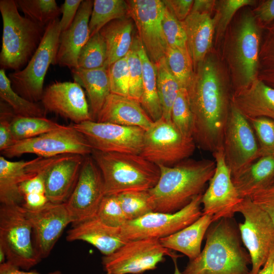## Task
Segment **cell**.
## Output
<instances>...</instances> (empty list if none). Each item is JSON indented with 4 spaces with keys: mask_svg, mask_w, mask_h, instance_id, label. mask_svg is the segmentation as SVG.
Instances as JSON below:
<instances>
[{
    "mask_svg": "<svg viewBox=\"0 0 274 274\" xmlns=\"http://www.w3.org/2000/svg\"><path fill=\"white\" fill-rule=\"evenodd\" d=\"M227 72L215 53L194 68L187 88L193 115L192 137L202 150L214 153L223 147L231 96Z\"/></svg>",
    "mask_w": 274,
    "mask_h": 274,
    "instance_id": "1",
    "label": "cell"
},
{
    "mask_svg": "<svg viewBox=\"0 0 274 274\" xmlns=\"http://www.w3.org/2000/svg\"><path fill=\"white\" fill-rule=\"evenodd\" d=\"M206 235L203 250L182 274H251V258L233 218L213 222Z\"/></svg>",
    "mask_w": 274,
    "mask_h": 274,
    "instance_id": "2",
    "label": "cell"
},
{
    "mask_svg": "<svg viewBox=\"0 0 274 274\" xmlns=\"http://www.w3.org/2000/svg\"><path fill=\"white\" fill-rule=\"evenodd\" d=\"M156 185L148 190L154 212L173 213L187 204L202 191L213 176L215 160L185 159L173 166L158 165Z\"/></svg>",
    "mask_w": 274,
    "mask_h": 274,
    "instance_id": "3",
    "label": "cell"
},
{
    "mask_svg": "<svg viewBox=\"0 0 274 274\" xmlns=\"http://www.w3.org/2000/svg\"><path fill=\"white\" fill-rule=\"evenodd\" d=\"M91 155L101 172L105 195L148 190L159 179V166L140 154L92 150Z\"/></svg>",
    "mask_w": 274,
    "mask_h": 274,
    "instance_id": "4",
    "label": "cell"
},
{
    "mask_svg": "<svg viewBox=\"0 0 274 274\" xmlns=\"http://www.w3.org/2000/svg\"><path fill=\"white\" fill-rule=\"evenodd\" d=\"M0 11L3 22L1 67L20 71L36 52L46 26L21 16L14 0H1Z\"/></svg>",
    "mask_w": 274,
    "mask_h": 274,
    "instance_id": "5",
    "label": "cell"
},
{
    "mask_svg": "<svg viewBox=\"0 0 274 274\" xmlns=\"http://www.w3.org/2000/svg\"><path fill=\"white\" fill-rule=\"evenodd\" d=\"M261 27L251 11H245L232 31L226 58L234 89L250 85L257 79Z\"/></svg>",
    "mask_w": 274,
    "mask_h": 274,
    "instance_id": "6",
    "label": "cell"
},
{
    "mask_svg": "<svg viewBox=\"0 0 274 274\" xmlns=\"http://www.w3.org/2000/svg\"><path fill=\"white\" fill-rule=\"evenodd\" d=\"M0 248L7 262L24 270H29L42 260L35 248L32 226L22 204H1Z\"/></svg>",
    "mask_w": 274,
    "mask_h": 274,
    "instance_id": "7",
    "label": "cell"
},
{
    "mask_svg": "<svg viewBox=\"0 0 274 274\" xmlns=\"http://www.w3.org/2000/svg\"><path fill=\"white\" fill-rule=\"evenodd\" d=\"M59 18L47 26L43 37L25 67L9 75L14 90L26 99L37 102L43 94L44 79L50 64H54L61 29Z\"/></svg>",
    "mask_w": 274,
    "mask_h": 274,
    "instance_id": "8",
    "label": "cell"
},
{
    "mask_svg": "<svg viewBox=\"0 0 274 274\" xmlns=\"http://www.w3.org/2000/svg\"><path fill=\"white\" fill-rule=\"evenodd\" d=\"M202 194L195 196L181 210L173 213L152 212L138 219L127 221L121 227L122 237L127 241L160 239L190 225L202 215Z\"/></svg>",
    "mask_w": 274,
    "mask_h": 274,
    "instance_id": "9",
    "label": "cell"
},
{
    "mask_svg": "<svg viewBox=\"0 0 274 274\" xmlns=\"http://www.w3.org/2000/svg\"><path fill=\"white\" fill-rule=\"evenodd\" d=\"M195 143L183 135L171 120L161 117L145 130L140 155L158 165L173 166L192 155Z\"/></svg>",
    "mask_w": 274,
    "mask_h": 274,
    "instance_id": "10",
    "label": "cell"
},
{
    "mask_svg": "<svg viewBox=\"0 0 274 274\" xmlns=\"http://www.w3.org/2000/svg\"><path fill=\"white\" fill-rule=\"evenodd\" d=\"M236 213L244 218L238 227L242 243L251 258V274H257L274 247V222L250 197L243 199Z\"/></svg>",
    "mask_w": 274,
    "mask_h": 274,
    "instance_id": "11",
    "label": "cell"
},
{
    "mask_svg": "<svg viewBox=\"0 0 274 274\" xmlns=\"http://www.w3.org/2000/svg\"><path fill=\"white\" fill-rule=\"evenodd\" d=\"M92 150L84 135L71 125L33 138L17 141L1 153L3 156L8 158L24 154L51 158L68 154L86 156L92 153Z\"/></svg>",
    "mask_w": 274,
    "mask_h": 274,
    "instance_id": "12",
    "label": "cell"
},
{
    "mask_svg": "<svg viewBox=\"0 0 274 274\" xmlns=\"http://www.w3.org/2000/svg\"><path fill=\"white\" fill-rule=\"evenodd\" d=\"M167 255L179 256L163 247L159 239L128 241L113 253L102 258L104 270L111 274L141 273L156 268Z\"/></svg>",
    "mask_w": 274,
    "mask_h": 274,
    "instance_id": "13",
    "label": "cell"
},
{
    "mask_svg": "<svg viewBox=\"0 0 274 274\" xmlns=\"http://www.w3.org/2000/svg\"><path fill=\"white\" fill-rule=\"evenodd\" d=\"M72 125L93 150L140 155L142 152L145 130L141 128L93 120Z\"/></svg>",
    "mask_w": 274,
    "mask_h": 274,
    "instance_id": "14",
    "label": "cell"
},
{
    "mask_svg": "<svg viewBox=\"0 0 274 274\" xmlns=\"http://www.w3.org/2000/svg\"><path fill=\"white\" fill-rule=\"evenodd\" d=\"M223 148L231 175L260 157L258 142L250 123L231 102Z\"/></svg>",
    "mask_w": 274,
    "mask_h": 274,
    "instance_id": "15",
    "label": "cell"
},
{
    "mask_svg": "<svg viewBox=\"0 0 274 274\" xmlns=\"http://www.w3.org/2000/svg\"><path fill=\"white\" fill-rule=\"evenodd\" d=\"M129 16L150 59L156 63L165 57L168 48L162 27L165 6L160 0L126 1Z\"/></svg>",
    "mask_w": 274,
    "mask_h": 274,
    "instance_id": "16",
    "label": "cell"
},
{
    "mask_svg": "<svg viewBox=\"0 0 274 274\" xmlns=\"http://www.w3.org/2000/svg\"><path fill=\"white\" fill-rule=\"evenodd\" d=\"M216 167L205 192L202 194V214L212 216L214 222L222 218H232L242 198L231 179L225 161L223 147L213 153Z\"/></svg>",
    "mask_w": 274,
    "mask_h": 274,
    "instance_id": "17",
    "label": "cell"
},
{
    "mask_svg": "<svg viewBox=\"0 0 274 274\" xmlns=\"http://www.w3.org/2000/svg\"><path fill=\"white\" fill-rule=\"evenodd\" d=\"M105 196L101 172L92 156H85L77 184L65 202L73 224L95 217Z\"/></svg>",
    "mask_w": 274,
    "mask_h": 274,
    "instance_id": "18",
    "label": "cell"
},
{
    "mask_svg": "<svg viewBox=\"0 0 274 274\" xmlns=\"http://www.w3.org/2000/svg\"><path fill=\"white\" fill-rule=\"evenodd\" d=\"M23 207L32 226L35 248L41 258H45L51 253L65 227L73 223L74 220L65 203L48 202L42 208L36 210Z\"/></svg>",
    "mask_w": 274,
    "mask_h": 274,
    "instance_id": "19",
    "label": "cell"
},
{
    "mask_svg": "<svg viewBox=\"0 0 274 274\" xmlns=\"http://www.w3.org/2000/svg\"><path fill=\"white\" fill-rule=\"evenodd\" d=\"M42 105L46 112L54 113L74 124L93 120L82 87L74 82H56L44 90Z\"/></svg>",
    "mask_w": 274,
    "mask_h": 274,
    "instance_id": "20",
    "label": "cell"
},
{
    "mask_svg": "<svg viewBox=\"0 0 274 274\" xmlns=\"http://www.w3.org/2000/svg\"><path fill=\"white\" fill-rule=\"evenodd\" d=\"M84 157L68 154L53 158L45 174V195L49 202H66L79 179Z\"/></svg>",
    "mask_w": 274,
    "mask_h": 274,
    "instance_id": "21",
    "label": "cell"
},
{
    "mask_svg": "<svg viewBox=\"0 0 274 274\" xmlns=\"http://www.w3.org/2000/svg\"><path fill=\"white\" fill-rule=\"evenodd\" d=\"M51 158L38 157L29 161H11L0 157V201L4 204H22L24 197L20 185L43 170Z\"/></svg>",
    "mask_w": 274,
    "mask_h": 274,
    "instance_id": "22",
    "label": "cell"
},
{
    "mask_svg": "<svg viewBox=\"0 0 274 274\" xmlns=\"http://www.w3.org/2000/svg\"><path fill=\"white\" fill-rule=\"evenodd\" d=\"M93 1H83L71 26L61 32L54 64L78 68L79 53L90 38L89 23Z\"/></svg>",
    "mask_w": 274,
    "mask_h": 274,
    "instance_id": "23",
    "label": "cell"
},
{
    "mask_svg": "<svg viewBox=\"0 0 274 274\" xmlns=\"http://www.w3.org/2000/svg\"><path fill=\"white\" fill-rule=\"evenodd\" d=\"M95 121L138 127L145 130L154 122L138 100L113 93L108 96Z\"/></svg>",
    "mask_w": 274,
    "mask_h": 274,
    "instance_id": "24",
    "label": "cell"
},
{
    "mask_svg": "<svg viewBox=\"0 0 274 274\" xmlns=\"http://www.w3.org/2000/svg\"><path fill=\"white\" fill-rule=\"evenodd\" d=\"M67 241H82L97 248L104 256L109 255L128 241L121 233V227H114L94 217L73 224L66 237Z\"/></svg>",
    "mask_w": 274,
    "mask_h": 274,
    "instance_id": "25",
    "label": "cell"
},
{
    "mask_svg": "<svg viewBox=\"0 0 274 274\" xmlns=\"http://www.w3.org/2000/svg\"><path fill=\"white\" fill-rule=\"evenodd\" d=\"M231 102L247 118L274 120V88L258 79L246 87L234 89Z\"/></svg>",
    "mask_w": 274,
    "mask_h": 274,
    "instance_id": "26",
    "label": "cell"
},
{
    "mask_svg": "<svg viewBox=\"0 0 274 274\" xmlns=\"http://www.w3.org/2000/svg\"><path fill=\"white\" fill-rule=\"evenodd\" d=\"M212 13L191 11L182 23L187 46L194 68L211 51L216 29V18Z\"/></svg>",
    "mask_w": 274,
    "mask_h": 274,
    "instance_id": "27",
    "label": "cell"
},
{
    "mask_svg": "<svg viewBox=\"0 0 274 274\" xmlns=\"http://www.w3.org/2000/svg\"><path fill=\"white\" fill-rule=\"evenodd\" d=\"M242 198L250 197L274 180V154L261 156L231 175Z\"/></svg>",
    "mask_w": 274,
    "mask_h": 274,
    "instance_id": "28",
    "label": "cell"
},
{
    "mask_svg": "<svg viewBox=\"0 0 274 274\" xmlns=\"http://www.w3.org/2000/svg\"><path fill=\"white\" fill-rule=\"evenodd\" d=\"M213 222L212 216L202 214L188 226L159 239L160 242L163 247L181 252L187 256L190 260H193L200 254L202 241Z\"/></svg>",
    "mask_w": 274,
    "mask_h": 274,
    "instance_id": "29",
    "label": "cell"
},
{
    "mask_svg": "<svg viewBox=\"0 0 274 274\" xmlns=\"http://www.w3.org/2000/svg\"><path fill=\"white\" fill-rule=\"evenodd\" d=\"M74 82L83 87L87 94L90 110L93 121L110 94V85L108 66L85 70L80 68L71 69Z\"/></svg>",
    "mask_w": 274,
    "mask_h": 274,
    "instance_id": "30",
    "label": "cell"
},
{
    "mask_svg": "<svg viewBox=\"0 0 274 274\" xmlns=\"http://www.w3.org/2000/svg\"><path fill=\"white\" fill-rule=\"evenodd\" d=\"M134 26L132 19L126 17L111 21L99 31L107 45L108 66L127 55L133 43Z\"/></svg>",
    "mask_w": 274,
    "mask_h": 274,
    "instance_id": "31",
    "label": "cell"
},
{
    "mask_svg": "<svg viewBox=\"0 0 274 274\" xmlns=\"http://www.w3.org/2000/svg\"><path fill=\"white\" fill-rule=\"evenodd\" d=\"M138 50L141 59L143 70L142 94L140 102L153 121L162 117L157 85L155 64L150 59L138 35Z\"/></svg>",
    "mask_w": 274,
    "mask_h": 274,
    "instance_id": "32",
    "label": "cell"
},
{
    "mask_svg": "<svg viewBox=\"0 0 274 274\" xmlns=\"http://www.w3.org/2000/svg\"><path fill=\"white\" fill-rule=\"evenodd\" d=\"M129 16L126 1L94 0L89 27L90 37L94 35L111 21Z\"/></svg>",
    "mask_w": 274,
    "mask_h": 274,
    "instance_id": "33",
    "label": "cell"
},
{
    "mask_svg": "<svg viewBox=\"0 0 274 274\" xmlns=\"http://www.w3.org/2000/svg\"><path fill=\"white\" fill-rule=\"evenodd\" d=\"M0 97L12 108L14 114L21 117H46L43 106L26 99L13 89L5 70H0Z\"/></svg>",
    "mask_w": 274,
    "mask_h": 274,
    "instance_id": "34",
    "label": "cell"
},
{
    "mask_svg": "<svg viewBox=\"0 0 274 274\" xmlns=\"http://www.w3.org/2000/svg\"><path fill=\"white\" fill-rule=\"evenodd\" d=\"M154 64L158 93L162 109V117L167 120H171L172 108L181 88L170 72L165 57Z\"/></svg>",
    "mask_w": 274,
    "mask_h": 274,
    "instance_id": "35",
    "label": "cell"
},
{
    "mask_svg": "<svg viewBox=\"0 0 274 274\" xmlns=\"http://www.w3.org/2000/svg\"><path fill=\"white\" fill-rule=\"evenodd\" d=\"M11 130L16 141L33 138L64 126L46 117H21L14 115L11 122Z\"/></svg>",
    "mask_w": 274,
    "mask_h": 274,
    "instance_id": "36",
    "label": "cell"
},
{
    "mask_svg": "<svg viewBox=\"0 0 274 274\" xmlns=\"http://www.w3.org/2000/svg\"><path fill=\"white\" fill-rule=\"evenodd\" d=\"M261 32L257 79L274 88V20L260 26Z\"/></svg>",
    "mask_w": 274,
    "mask_h": 274,
    "instance_id": "37",
    "label": "cell"
},
{
    "mask_svg": "<svg viewBox=\"0 0 274 274\" xmlns=\"http://www.w3.org/2000/svg\"><path fill=\"white\" fill-rule=\"evenodd\" d=\"M168 67L181 88L187 89L194 75V67L188 49L168 47L165 55Z\"/></svg>",
    "mask_w": 274,
    "mask_h": 274,
    "instance_id": "38",
    "label": "cell"
},
{
    "mask_svg": "<svg viewBox=\"0 0 274 274\" xmlns=\"http://www.w3.org/2000/svg\"><path fill=\"white\" fill-rule=\"evenodd\" d=\"M15 2L25 17L44 26L58 18L61 13V8L55 0H16Z\"/></svg>",
    "mask_w": 274,
    "mask_h": 274,
    "instance_id": "39",
    "label": "cell"
},
{
    "mask_svg": "<svg viewBox=\"0 0 274 274\" xmlns=\"http://www.w3.org/2000/svg\"><path fill=\"white\" fill-rule=\"evenodd\" d=\"M106 43L99 32L90 37L81 49L78 58L79 68L92 70L107 65Z\"/></svg>",
    "mask_w": 274,
    "mask_h": 274,
    "instance_id": "40",
    "label": "cell"
},
{
    "mask_svg": "<svg viewBox=\"0 0 274 274\" xmlns=\"http://www.w3.org/2000/svg\"><path fill=\"white\" fill-rule=\"evenodd\" d=\"M116 195L127 221L138 219L154 212L148 190L126 191Z\"/></svg>",
    "mask_w": 274,
    "mask_h": 274,
    "instance_id": "41",
    "label": "cell"
},
{
    "mask_svg": "<svg viewBox=\"0 0 274 274\" xmlns=\"http://www.w3.org/2000/svg\"><path fill=\"white\" fill-rule=\"evenodd\" d=\"M170 117L174 125L183 135L193 138V115L187 89L179 90L172 108Z\"/></svg>",
    "mask_w": 274,
    "mask_h": 274,
    "instance_id": "42",
    "label": "cell"
},
{
    "mask_svg": "<svg viewBox=\"0 0 274 274\" xmlns=\"http://www.w3.org/2000/svg\"><path fill=\"white\" fill-rule=\"evenodd\" d=\"M128 66L129 97L140 102L142 94V64L138 50V35L134 37L131 47L126 55Z\"/></svg>",
    "mask_w": 274,
    "mask_h": 274,
    "instance_id": "43",
    "label": "cell"
},
{
    "mask_svg": "<svg viewBox=\"0 0 274 274\" xmlns=\"http://www.w3.org/2000/svg\"><path fill=\"white\" fill-rule=\"evenodd\" d=\"M255 132L260 157L274 154V120L265 118H247Z\"/></svg>",
    "mask_w": 274,
    "mask_h": 274,
    "instance_id": "44",
    "label": "cell"
},
{
    "mask_svg": "<svg viewBox=\"0 0 274 274\" xmlns=\"http://www.w3.org/2000/svg\"><path fill=\"white\" fill-rule=\"evenodd\" d=\"M95 217L114 227H121L127 221L116 195H106L104 197Z\"/></svg>",
    "mask_w": 274,
    "mask_h": 274,
    "instance_id": "45",
    "label": "cell"
},
{
    "mask_svg": "<svg viewBox=\"0 0 274 274\" xmlns=\"http://www.w3.org/2000/svg\"><path fill=\"white\" fill-rule=\"evenodd\" d=\"M162 27L168 47L187 48L186 33L182 22L166 7L162 19Z\"/></svg>",
    "mask_w": 274,
    "mask_h": 274,
    "instance_id": "46",
    "label": "cell"
},
{
    "mask_svg": "<svg viewBox=\"0 0 274 274\" xmlns=\"http://www.w3.org/2000/svg\"><path fill=\"white\" fill-rule=\"evenodd\" d=\"M252 0H222L216 1V29L218 36L223 35L232 17L241 8L252 5Z\"/></svg>",
    "mask_w": 274,
    "mask_h": 274,
    "instance_id": "47",
    "label": "cell"
},
{
    "mask_svg": "<svg viewBox=\"0 0 274 274\" xmlns=\"http://www.w3.org/2000/svg\"><path fill=\"white\" fill-rule=\"evenodd\" d=\"M111 93L129 96V78L126 56L108 66Z\"/></svg>",
    "mask_w": 274,
    "mask_h": 274,
    "instance_id": "48",
    "label": "cell"
},
{
    "mask_svg": "<svg viewBox=\"0 0 274 274\" xmlns=\"http://www.w3.org/2000/svg\"><path fill=\"white\" fill-rule=\"evenodd\" d=\"M250 198L265 211L274 222V181L256 191Z\"/></svg>",
    "mask_w": 274,
    "mask_h": 274,
    "instance_id": "49",
    "label": "cell"
},
{
    "mask_svg": "<svg viewBox=\"0 0 274 274\" xmlns=\"http://www.w3.org/2000/svg\"><path fill=\"white\" fill-rule=\"evenodd\" d=\"M1 107L0 151L2 152L16 142L13 137L11 126V120L15 114L13 111L10 112L4 109L2 104Z\"/></svg>",
    "mask_w": 274,
    "mask_h": 274,
    "instance_id": "50",
    "label": "cell"
},
{
    "mask_svg": "<svg viewBox=\"0 0 274 274\" xmlns=\"http://www.w3.org/2000/svg\"><path fill=\"white\" fill-rule=\"evenodd\" d=\"M53 157H52L50 163L43 170L35 177L24 181L20 185L19 189L23 197L26 194L32 193L45 194L46 171Z\"/></svg>",
    "mask_w": 274,
    "mask_h": 274,
    "instance_id": "51",
    "label": "cell"
},
{
    "mask_svg": "<svg viewBox=\"0 0 274 274\" xmlns=\"http://www.w3.org/2000/svg\"><path fill=\"white\" fill-rule=\"evenodd\" d=\"M82 0H65L62 5V17L59 21L61 32L67 29L72 24L77 15Z\"/></svg>",
    "mask_w": 274,
    "mask_h": 274,
    "instance_id": "52",
    "label": "cell"
},
{
    "mask_svg": "<svg viewBox=\"0 0 274 274\" xmlns=\"http://www.w3.org/2000/svg\"><path fill=\"white\" fill-rule=\"evenodd\" d=\"M165 7L180 21H184L190 14L193 0H162Z\"/></svg>",
    "mask_w": 274,
    "mask_h": 274,
    "instance_id": "53",
    "label": "cell"
},
{
    "mask_svg": "<svg viewBox=\"0 0 274 274\" xmlns=\"http://www.w3.org/2000/svg\"><path fill=\"white\" fill-rule=\"evenodd\" d=\"M252 12L259 25L269 24L274 20V0L263 1Z\"/></svg>",
    "mask_w": 274,
    "mask_h": 274,
    "instance_id": "54",
    "label": "cell"
},
{
    "mask_svg": "<svg viewBox=\"0 0 274 274\" xmlns=\"http://www.w3.org/2000/svg\"><path fill=\"white\" fill-rule=\"evenodd\" d=\"M23 202L22 205L25 208L36 210L42 208L49 201L45 193H32L24 195Z\"/></svg>",
    "mask_w": 274,
    "mask_h": 274,
    "instance_id": "55",
    "label": "cell"
},
{
    "mask_svg": "<svg viewBox=\"0 0 274 274\" xmlns=\"http://www.w3.org/2000/svg\"><path fill=\"white\" fill-rule=\"evenodd\" d=\"M0 274H42L35 271H25L20 268L6 261L0 264ZM47 274H63L59 270L50 272Z\"/></svg>",
    "mask_w": 274,
    "mask_h": 274,
    "instance_id": "56",
    "label": "cell"
},
{
    "mask_svg": "<svg viewBox=\"0 0 274 274\" xmlns=\"http://www.w3.org/2000/svg\"><path fill=\"white\" fill-rule=\"evenodd\" d=\"M216 5V1L195 0L194 1L191 11L212 13Z\"/></svg>",
    "mask_w": 274,
    "mask_h": 274,
    "instance_id": "57",
    "label": "cell"
},
{
    "mask_svg": "<svg viewBox=\"0 0 274 274\" xmlns=\"http://www.w3.org/2000/svg\"><path fill=\"white\" fill-rule=\"evenodd\" d=\"M257 274H274V247L265 264Z\"/></svg>",
    "mask_w": 274,
    "mask_h": 274,
    "instance_id": "58",
    "label": "cell"
},
{
    "mask_svg": "<svg viewBox=\"0 0 274 274\" xmlns=\"http://www.w3.org/2000/svg\"><path fill=\"white\" fill-rule=\"evenodd\" d=\"M177 258H173V260H174V265H175V269H174V274H182V272L180 271L178 265L177 264Z\"/></svg>",
    "mask_w": 274,
    "mask_h": 274,
    "instance_id": "59",
    "label": "cell"
},
{
    "mask_svg": "<svg viewBox=\"0 0 274 274\" xmlns=\"http://www.w3.org/2000/svg\"><path fill=\"white\" fill-rule=\"evenodd\" d=\"M5 258H6L5 252L4 251V250L1 248H0V262H1V264L5 262Z\"/></svg>",
    "mask_w": 274,
    "mask_h": 274,
    "instance_id": "60",
    "label": "cell"
},
{
    "mask_svg": "<svg viewBox=\"0 0 274 274\" xmlns=\"http://www.w3.org/2000/svg\"><path fill=\"white\" fill-rule=\"evenodd\" d=\"M107 274H111L110 273H109V272H107Z\"/></svg>",
    "mask_w": 274,
    "mask_h": 274,
    "instance_id": "61",
    "label": "cell"
},
{
    "mask_svg": "<svg viewBox=\"0 0 274 274\" xmlns=\"http://www.w3.org/2000/svg\"><path fill=\"white\" fill-rule=\"evenodd\" d=\"M273 181H274V180H273Z\"/></svg>",
    "mask_w": 274,
    "mask_h": 274,
    "instance_id": "62",
    "label": "cell"
}]
</instances>
